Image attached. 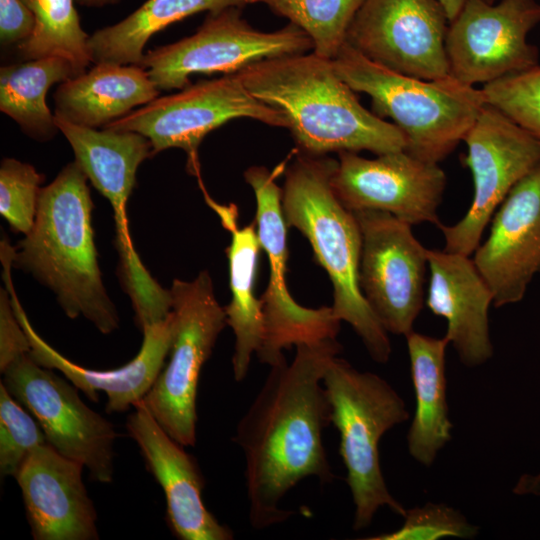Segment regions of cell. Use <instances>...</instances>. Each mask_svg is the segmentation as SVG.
I'll return each instance as SVG.
<instances>
[{
  "label": "cell",
  "mask_w": 540,
  "mask_h": 540,
  "mask_svg": "<svg viewBox=\"0 0 540 540\" xmlns=\"http://www.w3.org/2000/svg\"><path fill=\"white\" fill-rule=\"evenodd\" d=\"M341 350L336 338L297 345L290 364L283 359L270 366L237 424L233 440L244 454L249 523L254 529L280 524L293 514L280 504L303 479H334L322 439L331 423L323 378Z\"/></svg>",
  "instance_id": "6da1fadb"
},
{
  "label": "cell",
  "mask_w": 540,
  "mask_h": 540,
  "mask_svg": "<svg viewBox=\"0 0 540 540\" xmlns=\"http://www.w3.org/2000/svg\"><path fill=\"white\" fill-rule=\"evenodd\" d=\"M247 90L280 111L300 151L310 155L405 150L403 133L361 105L332 59L313 51L267 58L236 73Z\"/></svg>",
  "instance_id": "7a4b0ae2"
},
{
  "label": "cell",
  "mask_w": 540,
  "mask_h": 540,
  "mask_svg": "<svg viewBox=\"0 0 540 540\" xmlns=\"http://www.w3.org/2000/svg\"><path fill=\"white\" fill-rule=\"evenodd\" d=\"M87 181L74 161L41 188L33 227L11 248V264L50 289L67 317L110 334L120 318L98 265Z\"/></svg>",
  "instance_id": "3957f363"
},
{
  "label": "cell",
  "mask_w": 540,
  "mask_h": 540,
  "mask_svg": "<svg viewBox=\"0 0 540 540\" xmlns=\"http://www.w3.org/2000/svg\"><path fill=\"white\" fill-rule=\"evenodd\" d=\"M336 165L337 160L326 155L300 152L285 171L283 216L288 227L297 228L307 238L327 272L336 318L351 325L374 361L385 363L391 344L360 287L362 236L355 214L331 187Z\"/></svg>",
  "instance_id": "277c9868"
},
{
  "label": "cell",
  "mask_w": 540,
  "mask_h": 540,
  "mask_svg": "<svg viewBox=\"0 0 540 540\" xmlns=\"http://www.w3.org/2000/svg\"><path fill=\"white\" fill-rule=\"evenodd\" d=\"M339 77L371 98L372 112L403 133L405 151L438 164L463 141L486 104L481 89L451 75L424 80L387 69L344 43L332 59Z\"/></svg>",
  "instance_id": "5b68a950"
},
{
  "label": "cell",
  "mask_w": 540,
  "mask_h": 540,
  "mask_svg": "<svg viewBox=\"0 0 540 540\" xmlns=\"http://www.w3.org/2000/svg\"><path fill=\"white\" fill-rule=\"evenodd\" d=\"M323 385L331 423L340 434L339 453L355 505L354 530L368 527L382 506L404 517L407 510L387 488L378 451L382 436L409 418L403 399L377 374L361 372L338 356L328 365Z\"/></svg>",
  "instance_id": "8992f818"
},
{
  "label": "cell",
  "mask_w": 540,
  "mask_h": 540,
  "mask_svg": "<svg viewBox=\"0 0 540 540\" xmlns=\"http://www.w3.org/2000/svg\"><path fill=\"white\" fill-rule=\"evenodd\" d=\"M174 333L169 359L143 399L158 424L185 447L196 443L197 389L201 369L226 323L225 309L207 271L169 289Z\"/></svg>",
  "instance_id": "52a82bcc"
},
{
  "label": "cell",
  "mask_w": 540,
  "mask_h": 540,
  "mask_svg": "<svg viewBox=\"0 0 540 540\" xmlns=\"http://www.w3.org/2000/svg\"><path fill=\"white\" fill-rule=\"evenodd\" d=\"M241 8L208 13L198 30L144 54L145 68L159 90L183 89L194 74H234L267 58L313 51L309 35L293 23L273 32L253 28Z\"/></svg>",
  "instance_id": "ba28073f"
},
{
  "label": "cell",
  "mask_w": 540,
  "mask_h": 540,
  "mask_svg": "<svg viewBox=\"0 0 540 540\" xmlns=\"http://www.w3.org/2000/svg\"><path fill=\"white\" fill-rule=\"evenodd\" d=\"M238 118L288 128L285 116L253 96L236 73L157 97L104 128L142 134L151 142L152 156L169 148L183 149L190 169L198 173L197 151L204 137Z\"/></svg>",
  "instance_id": "9c48e42d"
},
{
  "label": "cell",
  "mask_w": 540,
  "mask_h": 540,
  "mask_svg": "<svg viewBox=\"0 0 540 540\" xmlns=\"http://www.w3.org/2000/svg\"><path fill=\"white\" fill-rule=\"evenodd\" d=\"M463 141L467 154L462 164L472 174L473 200L461 220L438 228L443 250L471 256L511 189L540 165V140L486 103Z\"/></svg>",
  "instance_id": "30bf717a"
},
{
  "label": "cell",
  "mask_w": 540,
  "mask_h": 540,
  "mask_svg": "<svg viewBox=\"0 0 540 540\" xmlns=\"http://www.w3.org/2000/svg\"><path fill=\"white\" fill-rule=\"evenodd\" d=\"M1 381L37 420L47 443L81 463L93 481L110 483L114 473L113 424L90 409L78 389L28 354L9 365Z\"/></svg>",
  "instance_id": "8fae6325"
},
{
  "label": "cell",
  "mask_w": 540,
  "mask_h": 540,
  "mask_svg": "<svg viewBox=\"0 0 540 540\" xmlns=\"http://www.w3.org/2000/svg\"><path fill=\"white\" fill-rule=\"evenodd\" d=\"M283 167L280 165L269 171L264 166H252L244 173L245 181L256 197L254 222L270 267L269 282L260 298L265 334L256 353L259 361L269 366L285 359L284 349L336 338L340 329V320L331 307H303L292 298L287 288V224L282 211V190L275 182Z\"/></svg>",
  "instance_id": "7c38bea8"
},
{
  "label": "cell",
  "mask_w": 540,
  "mask_h": 540,
  "mask_svg": "<svg viewBox=\"0 0 540 540\" xmlns=\"http://www.w3.org/2000/svg\"><path fill=\"white\" fill-rule=\"evenodd\" d=\"M353 213L362 236V293L387 333L406 337L425 301L428 249L414 236L412 225L390 213Z\"/></svg>",
  "instance_id": "4fadbf2b"
},
{
  "label": "cell",
  "mask_w": 540,
  "mask_h": 540,
  "mask_svg": "<svg viewBox=\"0 0 540 540\" xmlns=\"http://www.w3.org/2000/svg\"><path fill=\"white\" fill-rule=\"evenodd\" d=\"M539 23L536 0H466L447 29L449 74L473 86L539 66L538 48L527 41Z\"/></svg>",
  "instance_id": "5bb4252c"
},
{
  "label": "cell",
  "mask_w": 540,
  "mask_h": 540,
  "mask_svg": "<svg viewBox=\"0 0 540 540\" xmlns=\"http://www.w3.org/2000/svg\"><path fill=\"white\" fill-rule=\"evenodd\" d=\"M448 18L438 0H365L345 42L397 73L437 80L449 74Z\"/></svg>",
  "instance_id": "9a60e30c"
},
{
  "label": "cell",
  "mask_w": 540,
  "mask_h": 540,
  "mask_svg": "<svg viewBox=\"0 0 540 540\" xmlns=\"http://www.w3.org/2000/svg\"><path fill=\"white\" fill-rule=\"evenodd\" d=\"M447 179L438 164L425 162L405 150L377 155L338 152L331 187L351 212H387L410 224L442 223L438 217Z\"/></svg>",
  "instance_id": "2e32d148"
},
{
  "label": "cell",
  "mask_w": 540,
  "mask_h": 540,
  "mask_svg": "<svg viewBox=\"0 0 540 540\" xmlns=\"http://www.w3.org/2000/svg\"><path fill=\"white\" fill-rule=\"evenodd\" d=\"M473 262L493 294V305L520 302L540 271V165L508 193L491 219Z\"/></svg>",
  "instance_id": "e0dca14e"
},
{
  "label": "cell",
  "mask_w": 540,
  "mask_h": 540,
  "mask_svg": "<svg viewBox=\"0 0 540 540\" xmlns=\"http://www.w3.org/2000/svg\"><path fill=\"white\" fill-rule=\"evenodd\" d=\"M126 429L164 492L166 519L173 535L180 540L233 539L232 530L204 504L205 479L197 460L158 424L143 400L128 416Z\"/></svg>",
  "instance_id": "ac0fdd59"
},
{
  "label": "cell",
  "mask_w": 540,
  "mask_h": 540,
  "mask_svg": "<svg viewBox=\"0 0 540 540\" xmlns=\"http://www.w3.org/2000/svg\"><path fill=\"white\" fill-rule=\"evenodd\" d=\"M3 280L16 316L29 339V355L35 362L61 372L93 402H97L98 393L103 392L107 397L105 408L109 413L127 411L144 399L170 351L174 333L172 311L165 320L142 330L141 348L127 364L115 369L94 370L72 362L50 346L32 327L14 290L10 271L4 272Z\"/></svg>",
  "instance_id": "d6986e66"
},
{
  "label": "cell",
  "mask_w": 540,
  "mask_h": 540,
  "mask_svg": "<svg viewBox=\"0 0 540 540\" xmlns=\"http://www.w3.org/2000/svg\"><path fill=\"white\" fill-rule=\"evenodd\" d=\"M84 466L48 443L26 457L14 477L35 540H96L97 513L89 497Z\"/></svg>",
  "instance_id": "ffe728a7"
},
{
  "label": "cell",
  "mask_w": 540,
  "mask_h": 540,
  "mask_svg": "<svg viewBox=\"0 0 540 540\" xmlns=\"http://www.w3.org/2000/svg\"><path fill=\"white\" fill-rule=\"evenodd\" d=\"M427 307L446 320L445 337L468 367L488 361L493 348L489 307L493 294L471 256L428 249Z\"/></svg>",
  "instance_id": "44dd1931"
},
{
  "label": "cell",
  "mask_w": 540,
  "mask_h": 540,
  "mask_svg": "<svg viewBox=\"0 0 540 540\" xmlns=\"http://www.w3.org/2000/svg\"><path fill=\"white\" fill-rule=\"evenodd\" d=\"M159 91L140 65L98 63L60 83L54 115L76 125L104 128L156 99Z\"/></svg>",
  "instance_id": "7402d4cb"
},
{
  "label": "cell",
  "mask_w": 540,
  "mask_h": 540,
  "mask_svg": "<svg viewBox=\"0 0 540 540\" xmlns=\"http://www.w3.org/2000/svg\"><path fill=\"white\" fill-rule=\"evenodd\" d=\"M212 207L231 233L227 257L232 297L224 309L226 323L235 336L232 357L234 378L242 381L247 376L252 354L261 348L265 334L262 302L255 294L261 245L255 222L240 228L236 224L235 211L215 202Z\"/></svg>",
  "instance_id": "603a6c76"
},
{
  "label": "cell",
  "mask_w": 540,
  "mask_h": 540,
  "mask_svg": "<svg viewBox=\"0 0 540 540\" xmlns=\"http://www.w3.org/2000/svg\"><path fill=\"white\" fill-rule=\"evenodd\" d=\"M416 410L407 435L411 456L425 466L451 439L446 400L445 354L449 341L412 331L406 336Z\"/></svg>",
  "instance_id": "cb8c5ba5"
},
{
  "label": "cell",
  "mask_w": 540,
  "mask_h": 540,
  "mask_svg": "<svg viewBox=\"0 0 540 540\" xmlns=\"http://www.w3.org/2000/svg\"><path fill=\"white\" fill-rule=\"evenodd\" d=\"M248 4L249 0H147L120 22L89 35L91 62L139 65L148 40L170 24L199 12Z\"/></svg>",
  "instance_id": "d4e9b609"
},
{
  "label": "cell",
  "mask_w": 540,
  "mask_h": 540,
  "mask_svg": "<svg viewBox=\"0 0 540 540\" xmlns=\"http://www.w3.org/2000/svg\"><path fill=\"white\" fill-rule=\"evenodd\" d=\"M80 74L72 62L59 56L3 66L0 69V110L29 137L48 141L59 129L46 104L47 92L52 85Z\"/></svg>",
  "instance_id": "484cf974"
},
{
  "label": "cell",
  "mask_w": 540,
  "mask_h": 540,
  "mask_svg": "<svg viewBox=\"0 0 540 540\" xmlns=\"http://www.w3.org/2000/svg\"><path fill=\"white\" fill-rule=\"evenodd\" d=\"M33 11L36 24L31 37L18 46L26 60L63 57L81 72L91 62L88 38L82 29L75 0H23Z\"/></svg>",
  "instance_id": "4316f807"
},
{
  "label": "cell",
  "mask_w": 540,
  "mask_h": 540,
  "mask_svg": "<svg viewBox=\"0 0 540 540\" xmlns=\"http://www.w3.org/2000/svg\"><path fill=\"white\" fill-rule=\"evenodd\" d=\"M365 0H249L266 5L305 31L313 52L333 59L345 43L348 28Z\"/></svg>",
  "instance_id": "83f0119b"
},
{
  "label": "cell",
  "mask_w": 540,
  "mask_h": 540,
  "mask_svg": "<svg viewBox=\"0 0 540 540\" xmlns=\"http://www.w3.org/2000/svg\"><path fill=\"white\" fill-rule=\"evenodd\" d=\"M46 436L37 422L0 383V472L15 477L28 454L46 444Z\"/></svg>",
  "instance_id": "f1b7e54d"
},
{
  "label": "cell",
  "mask_w": 540,
  "mask_h": 540,
  "mask_svg": "<svg viewBox=\"0 0 540 540\" xmlns=\"http://www.w3.org/2000/svg\"><path fill=\"white\" fill-rule=\"evenodd\" d=\"M43 177L30 164L5 158L0 167V214L17 233L33 227Z\"/></svg>",
  "instance_id": "f546056e"
},
{
  "label": "cell",
  "mask_w": 540,
  "mask_h": 540,
  "mask_svg": "<svg viewBox=\"0 0 540 540\" xmlns=\"http://www.w3.org/2000/svg\"><path fill=\"white\" fill-rule=\"evenodd\" d=\"M481 91L485 103L540 140V66L484 84Z\"/></svg>",
  "instance_id": "4dcf8cb0"
},
{
  "label": "cell",
  "mask_w": 540,
  "mask_h": 540,
  "mask_svg": "<svg viewBox=\"0 0 540 540\" xmlns=\"http://www.w3.org/2000/svg\"><path fill=\"white\" fill-rule=\"evenodd\" d=\"M403 526L391 533L370 537V540L440 539L443 537L471 538L477 527L453 508L428 503L406 511Z\"/></svg>",
  "instance_id": "1f68e13d"
},
{
  "label": "cell",
  "mask_w": 540,
  "mask_h": 540,
  "mask_svg": "<svg viewBox=\"0 0 540 540\" xmlns=\"http://www.w3.org/2000/svg\"><path fill=\"white\" fill-rule=\"evenodd\" d=\"M31 350L29 339L12 306L9 291L0 293V371Z\"/></svg>",
  "instance_id": "d6a6232c"
},
{
  "label": "cell",
  "mask_w": 540,
  "mask_h": 540,
  "mask_svg": "<svg viewBox=\"0 0 540 540\" xmlns=\"http://www.w3.org/2000/svg\"><path fill=\"white\" fill-rule=\"evenodd\" d=\"M33 11L23 0H0V40L4 46L21 45L35 29Z\"/></svg>",
  "instance_id": "836d02e7"
},
{
  "label": "cell",
  "mask_w": 540,
  "mask_h": 540,
  "mask_svg": "<svg viewBox=\"0 0 540 540\" xmlns=\"http://www.w3.org/2000/svg\"><path fill=\"white\" fill-rule=\"evenodd\" d=\"M513 493L521 496H540V472L537 474H523L516 482Z\"/></svg>",
  "instance_id": "e575fe53"
},
{
  "label": "cell",
  "mask_w": 540,
  "mask_h": 540,
  "mask_svg": "<svg viewBox=\"0 0 540 540\" xmlns=\"http://www.w3.org/2000/svg\"><path fill=\"white\" fill-rule=\"evenodd\" d=\"M465 1L466 0H438L446 12L449 23L459 14Z\"/></svg>",
  "instance_id": "d590c367"
},
{
  "label": "cell",
  "mask_w": 540,
  "mask_h": 540,
  "mask_svg": "<svg viewBox=\"0 0 540 540\" xmlns=\"http://www.w3.org/2000/svg\"><path fill=\"white\" fill-rule=\"evenodd\" d=\"M119 0H75L81 6L86 7H102L117 3Z\"/></svg>",
  "instance_id": "8d00e7d4"
},
{
  "label": "cell",
  "mask_w": 540,
  "mask_h": 540,
  "mask_svg": "<svg viewBox=\"0 0 540 540\" xmlns=\"http://www.w3.org/2000/svg\"><path fill=\"white\" fill-rule=\"evenodd\" d=\"M486 3L493 4L496 3L497 0H484Z\"/></svg>",
  "instance_id": "74e56055"
}]
</instances>
